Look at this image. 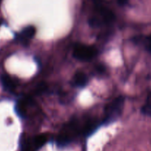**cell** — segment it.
<instances>
[{
	"instance_id": "cell-1",
	"label": "cell",
	"mask_w": 151,
	"mask_h": 151,
	"mask_svg": "<svg viewBox=\"0 0 151 151\" xmlns=\"http://www.w3.org/2000/svg\"><path fill=\"white\" fill-rule=\"evenodd\" d=\"M83 124L76 119L70 120L65 124L59 131L56 138L57 145L60 147L66 146L73 142L78 136L83 135Z\"/></svg>"
},
{
	"instance_id": "cell-2",
	"label": "cell",
	"mask_w": 151,
	"mask_h": 151,
	"mask_svg": "<svg viewBox=\"0 0 151 151\" xmlns=\"http://www.w3.org/2000/svg\"><path fill=\"white\" fill-rule=\"evenodd\" d=\"M95 5V15L91 17L89 24L93 27H98L104 24H110L116 17L113 11L104 5L103 0H93Z\"/></svg>"
},
{
	"instance_id": "cell-3",
	"label": "cell",
	"mask_w": 151,
	"mask_h": 151,
	"mask_svg": "<svg viewBox=\"0 0 151 151\" xmlns=\"http://www.w3.org/2000/svg\"><path fill=\"white\" fill-rule=\"evenodd\" d=\"M124 98L119 96L107 104L104 109V124H110L117 119L122 113Z\"/></svg>"
},
{
	"instance_id": "cell-4",
	"label": "cell",
	"mask_w": 151,
	"mask_h": 151,
	"mask_svg": "<svg viewBox=\"0 0 151 151\" xmlns=\"http://www.w3.org/2000/svg\"><path fill=\"white\" fill-rule=\"evenodd\" d=\"M98 53V50L93 46L87 45L76 44L73 50V55L75 59L82 62H88L95 57Z\"/></svg>"
},
{
	"instance_id": "cell-5",
	"label": "cell",
	"mask_w": 151,
	"mask_h": 151,
	"mask_svg": "<svg viewBox=\"0 0 151 151\" xmlns=\"http://www.w3.org/2000/svg\"><path fill=\"white\" fill-rule=\"evenodd\" d=\"M47 134H40L24 140L22 145L21 151H38L47 142Z\"/></svg>"
},
{
	"instance_id": "cell-6",
	"label": "cell",
	"mask_w": 151,
	"mask_h": 151,
	"mask_svg": "<svg viewBox=\"0 0 151 151\" xmlns=\"http://www.w3.org/2000/svg\"><path fill=\"white\" fill-rule=\"evenodd\" d=\"M35 33L36 28L33 26H28L17 34V40L24 45H27L29 41L34 36Z\"/></svg>"
},
{
	"instance_id": "cell-7",
	"label": "cell",
	"mask_w": 151,
	"mask_h": 151,
	"mask_svg": "<svg viewBox=\"0 0 151 151\" xmlns=\"http://www.w3.org/2000/svg\"><path fill=\"white\" fill-rule=\"evenodd\" d=\"M33 100L30 98H22L19 100L16 105V111L19 116L25 118L27 114V111L29 109V105L32 104Z\"/></svg>"
},
{
	"instance_id": "cell-8",
	"label": "cell",
	"mask_w": 151,
	"mask_h": 151,
	"mask_svg": "<svg viewBox=\"0 0 151 151\" xmlns=\"http://www.w3.org/2000/svg\"><path fill=\"white\" fill-rule=\"evenodd\" d=\"M88 76L83 72H78L74 75L73 79V83L75 86L79 88H83L88 83Z\"/></svg>"
},
{
	"instance_id": "cell-9",
	"label": "cell",
	"mask_w": 151,
	"mask_h": 151,
	"mask_svg": "<svg viewBox=\"0 0 151 151\" xmlns=\"http://www.w3.org/2000/svg\"><path fill=\"white\" fill-rule=\"evenodd\" d=\"M1 82L4 88L7 91L13 92L16 89V83L15 81L8 75H2L1 76Z\"/></svg>"
},
{
	"instance_id": "cell-10",
	"label": "cell",
	"mask_w": 151,
	"mask_h": 151,
	"mask_svg": "<svg viewBox=\"0 0 151 151\" xmlns=\"http://www.w3.org/2000/svg\"><path fill=\"white\" fill-rule=\"evenodd\" d=\"M136 42L137 45H143L145 49L151 53V34L148 36H138Z\"/></svg>"
},
{
	"instance_id": "cell-11",
	"label": "cell",
	"mask_w": 151,
	"mask_h": 151,
	"mask_svg": "<svg viewBox=\"0 0 151 151\" xmlns=\"http://www.w3.org/2000/svg\"><path fill=\"white\" fill-rule=\"evenodd\" d=\"M142 113L144 115L151 116V92L149 93L145 104L142 107Z\"/></svg>"
},
{
	"instance_id": "cell-12",
	"label": "cell",
	"mask_w": 151,
	"mask_h": 151,
	"mask_svg": "<svg viewBox=\"0 0 151 151\" xmlns=\"http://www.w3.org/2000/svg\"><path fill=\"white\" fill-rule=\"evenodd\" d=\"M117 2H118V4L119 5H121V6H124V5H126L127 4V2H128V0H116Z\"/></svg>"
}]
</instances>
